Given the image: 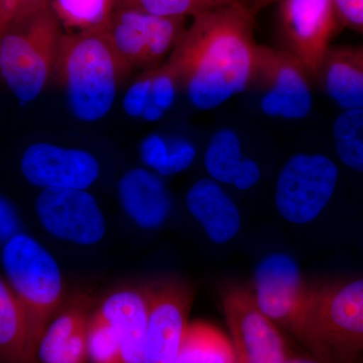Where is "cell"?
Wrapping results in <instances>:
<instances>
[{
  "label": "cell",
  "mask_w": 363,
  "mask_h": 363,
  "mask_svg": "<svg viewBox=\"0 0 363 363\" xmlns=\"http://www.w3.org/2000/svg\"><path fill=\"white\" fill-rule=\"evenodd\" d=\"M255 14L245 0L193 18L167 63L202 111L220 106L252 83L257 45Z\"/></svg>",
  "instance_id": "obj_1"
},
{
  "label": "cell",
  "mask_w": 363,
  "mask_h": 363,
  "mask_svg": "<svg viewBox=\"0 0 363 363\" xmlns=\"http://www.w3.org/2000/svg\"><path fill=\"white\" fill-rule=\"evenodd\" d=\"M131 71L104 30L64 33L52 78L65 91L73 116L94 123L111 111L117 89Z\"/></svg>",
  "instance_id": "obj_2"
},
{
  "label": "cell",
  "mask_w": 363,
  "mask_h": 363,
  "mask_svg": "<svg viewBox=\"0 0 363 363\" xmlns=\"http://www.w3.org/2000/svg\"><path fill=\"white\" fill-rule=\"evenodd\" d=\"M2 266L25 315L30 351L37 359L40 338L63 300L58 262L39 241L28 234L16 233L2 250Z\"/></svg>",
  "instance_id": "obj_3"
},
{
  "label": "cell",
  "mask_w": 363,
  "mask_h": 363,
  "mask_svg": "<svg viewBox=\"0 0 363 363\" xmlns=\"http://www.w3.org/2000/svg\"><path fill=\"white\" fill-rule=\"evenodd\" d=\"M63 33L48 7L0 35V77L21 102L35 100L54 77Z\"/></svg>",
  "instance_id": "obj_4"
},
{
  "label": "cell",
  "mask_w": 363,
  "mask_h": 363,
  "mask_svg": "<svg viewBox=\"0 0 363 363\" xmlns=\"http://www.w3.org/2000/svg\"><path fill=\"white\" fill-rule=\"evenodd\" d=\"M308 350L336 363H355L363 354V277L314 285Z\"/></svg>",
  "instance_id": "obj_5"
},
{
  "label": "cell",
  "mask_w": 363,
  "mask_h": 363,
  "mask_svg": "<svg viewBox=\"0 0 363 363\" xmlns=\"http://www.w3.org/2000/svg\"><path fill=\"white\" fill-rule=\"evenodd\" d=\"M250 289L262 313L309 348L314 285L295 260L284 253L269 255L257 267Z\"/></svg>",
  "instance_id": "obj_6"
},
{
  "label": "cell",
  "mask_w": 363,
  "mask_h": 363,
  "mask_svg": "<svg viewBox=\"0 0 363 363\" xmlns=\"http://www.w3.org/2000/svg\"><path fill=\"white\" fill-rule=\"evenodd\" d=\"M335 162L321 154L294 155L277 181L274 204L290 223L304 225L323 212L337 186Z\"/></svg>",
  "instance_id": "obj_7"
},
{
  "label": "cell",
  "mask_w": 363,
  "mask_h": 363,
  "mask_svg": "<svg viewBox=\"0 0 363 363\" xmlns=\"http://www.w3.org/2000/svg\"><path fill=\"white\" fill-rule=\"evenodd\" d=\"M185 21L116 6L104 32L131 70L145 71L161 65L171 54L187 28Z\"/></svg>",
  "instance_id": "obj_8"
},
{
  "label": "cell",
  "mask_w": 363,
  "mask_h": 363,
  "mask_svg": "<svg viewBox=\"0 0 363 363\" xmlns=\"http://www.w3.org/2000/svg\"><path fill=\"white\" fill-rule=\"evenodd\" d=\"M277 4L279 48L298 59L313 80H318L341 25L334 0H279Z\"/></svg>",
  "instance_id": "obj_9"
},
{
  "label": "cell",
  "mask_w": 363,
  "mask_h": 363,
  "mask_svg": "<svg viewBox=\"0 0 363 363\" xmlns=\"http://www.w3.org/2000/svg\"><path fill=\"white\" fill-rule=\"evenodd\" d=\"M313 80L305 66L281 48L257 45L250 86L262 92L260 108L272 117L302 119L313 105Z\"/></svg>",
  "instance_id": "obj_10"
},
{
  "label": "cell",
  "mask_w": 363,
  "mask_h": 363,
  "mask_svg": "<svg viewBox=\"0 0 363 363\" xmlns=\"http://www.w3.org/2000/svg\"><path fill=\"white\" fill-rule=\"evenodd\" d=\"M220 294L238 363H281L290 357L281 329L259 309L250 286L225 284Z\"/></svg>",
  "instance_id": "obj_11"
},
{
  "label": "cell",
  "mask_w": 363,
  "mask_h": 363,
  "mask_svg": "<svg viewBox=\"0 0 363 363\" xmlns=\"http://www.w3.org/2000/svg\"><path fill=\"white\" fill-rule=\"evenodd\" d=\"M149 300L143 363H177L194 295L190 286L166 279L145 286Z\"/></svg>",
  "instance_id": "obj_12"
},
{
  "label": "cell",
  "mask_w": 363,
  "mask_h": 363,
  "mask_svg": "<svg viewBox=\"0 0 363 363\" xmlns=\"http://www.w3.org/2000/svg\"><path fill=\"white\" fill-rule=\"evenodd\" d=\"M35 211L48 233L75 245H96L106 233L97 200L86 190L43 189Z\"/></svg>",
  "instance_id": "obj_13"
},
{
  "label": "cell",
  "mask_w": 363,
  "mask_h": 363,
  "mask_svg": "<svg viewBox=\"0 0 363 363\" xmlns=\"http://www.w3.org/2000/svg\"><path fill=\"white\" fill-rule=\"evenodd\" d=\"M21 169L28 183L42 189L86 190L100 174L99 162L91 152L50 143L26 147Z\"/></svg>",
  "instance_id": "obj_14"
},
{
  "label": "cell",
  "mask_w": 363,
  "mask_h": 363,
  "mask_svg": "<svg viewBox=\"0 0 363 363\" xmlns=\"http://www.w3.org/2000/svg\"><path fill=\"white\" fill-rule=\"evenodd\" d=\"M99 311L116 329L123 363H143L149 318L145 286L123 288L111 293Z\"/></svg>",
  "instance_id": "obj_15"
},
{
  "label": "cell",
  "mask_w": 363,
  "mask_h": 363,
  "mask_svg": "<svg viewBox=\"0 0 363 363\" xmlns=\"http://www.w3.org/2000/svg\"><path fill=\"white\" fill-rule=\"evenodd\" d=\"M119 202L125 214L143 229L164 224L171 211V199L164 181L145 169L126 172L117 185Z\"/></svg>",
  "instance_id": "obj_16"
},
{
  "label": "cell",
  "mask_w": 363,
  "mask_h": 363,
  "mask_svg": "<svg viewBox=\"0 0 363 363\" xmlns=\"http://www.w3.org/2000/svg\"><path fill=\"white\" fill-rule=\"evenodd\" d=\"M186 204L189 212L213 242H229L240 233V210L213 179L196 182L189 190Z\"/></svg>",
  "instance_id": "obj_17"
},
{
  "label": "cell",
  "mask_w": 363,
  "mask_h": 363,
  "mask_svg": "<svg viewBox=\"0 0 363 363\" xmlns=\"http://www.w3.org/2000/svg\"><path fill=\"white\" fill-rule=\"evenodd\" d=\"M318 80L344 111L363 109V45L331 47Z\"/></svg>",
  "instance_id": "obj_18"
},
{
  "label": "cell",
  "mask_w": 363,
  "mask_h": 363,
  "mask_svg": "<svg viewBox=\"0 0 363 363\" xmlns=\"http://www.w3.org/2000/svg\"><path fill=\"white\" fill-rule=\"evenodd\" d=\"M204 162L214 181L231 184L238 190H248L259 181V164L243 156L238 135L229 128L218 130L212 136Z\"/></svg>",
  "instance_id": "obj_19"
},
{
  "label": "cell",
  "mask_w": 363,
  "mask_h": 363,
  "mask_svg": "<svg viewBox=\"0 0 363 363\" xmlns=\"http://www.w3.org/2000/svg\"><path fill=\"white\" fill-rule=\"evenodd\" d=\"M0 363H37L25 315L9 283L0 278Z\"/></svg>",
  "instance_id": "obj_20"
},
{
  "label": "cell",
  "mask_w": 363,
  "mask_h": 363,
  "mask_svg": "<svg viewBox=\"0 0 363 363\" xmlns=\"http://www.w3.org/2000/svg\"><path fill=\"white\" fill-rule=\"evenodd\" d=\"M177 363H238L231 339L206 322L188 324Z\"/></svg>",
  "instance_id": "obj_21"
},
{
  "label": "cell",
  "mask_w": 363,
  "mask_h": 363,
  "mask_svg": "<svg viewBox=\"0 0 363 363\" xmlns=\"http://www.w3.org/2000/svg\"><path fill=\"white\" fill-rule=\"evenodd\" d=\"M117 0H50L49 7L67 33L102 32Z\"/></svg>",
  "instance_id": "obj_22"
},
{
  "label": "cell",
  "mask_w": 363,
  "mask_h": 363,
  "mask_svg": "<svg viewBox=\"0 0 363 363\" xmlns=\"http://www.w3.org/2000/svg\"><path fill=\"white\" fill-rule=\"evenodd\" d=\"M88 298H77L75 302L48 325L37 350V362L56 363L76 332L88 324Z\"/></svg>",
  "instance_id": "obj_23"
},
{
  "label": "cell",
  "mask_w": 363,
  "mask_h": 363,
  "mask_svg": "<svg viewBox=\"0 0 363 363\" xmlns=\"http://www.w3.org/2000/svg\"><path fill=\"white\" fill-rule=\"evenodd\" d=\"M333 136L341 162L363 173V109L344 111L334 123Z\"/></svg>",
  "instance_id": "obj_24"
},
{
  "label": "cell",
  "mask_w": 363,
  "mask_h": 363,
  "mask_svg": "<svg viewBox=\"0 0 363 363\" xmlns=\"http://www.w3.org/2000/svg\"><path fill=\"white\" fill-rule=\"evenodd\" d=\"M87 351L92 363H123L116 329L99 310L88 322Z\"/></svg>",
  "instance_id": "obj_25"
},
{
  "label": "cell",
  "mask_w": 363,
  "mask_h": 363,
  "mask_svg": "<svg viewBox=\"0 0 363 363\" xmlns=\"http://www.w3.org/2000/svg\"><path fill=\"white\" fill-rule=\"evenodd\" d=\"M116 6L131 7L166 18H194L208 11L204 0H117Z\"/></svg>",
  "instance_id": "obj_26"
},
{
  "label": "cell",
  "mask_w": 363,
  "mask_h": 363,
  "mask_svg": "<svg viewBox=\"0 0 363 363\" xmlns=\"http://www.w3.org/2000/svg\"><path fill=\"white\" fill-rule=\"evenodd\" d=\"M179 86L175 72L167 62L156 67L150 86V101L143 113L164 116L175 101Z\"/></svg>",
  "instance_id": "obj_27"
},
{
  "label": "cell",
  "mask_w": 363,
  "mask_h": 363,
  "mask_svg": "<svg viewBox=\"0 0 363 363\" xmlns=\"http://www.w3.org/2000/svg\"><path fill=\"white\" fill-rule=\"evenodd\" d=\"M154 69L145 70L135 79L123 100L124 111L131 117H142L150 101Z\"/></svg>",
  "instance_id": "obj_28"
},
{
  "label": "cell",
  "mask_w": 363,
  "mask_h": 363,
  "mask_svg": "<svg viewBox=\"0 0 363 363\" xmlns=\"http://www.w3.org/2000/svg\"><path fill=\"white\" fill-rule=\"evenodd\" d=\"M169 143V156L162 175H173L186 169L194 162L196 150L185 140H174Z\"/></svg>",
  "instance_id": "obj_29"
},
{
  "label": "cell",
  "mask_w": 363,
  "mask_h": 363,
  "mask_svg": "<svg viewBox=\"0 0 363 363\" xmlns=\"http://www.w3.org/2000/svg\"><path fill=\"white\" fill-rule=\"evenodd\" d=\"M140 155L147 166L162 174L168 162L169 143L161 135L147 136L140 147Z\"/></svg>",
  "instance_id": "obj_30"
},
{
  "label": "cell",
  "mask_w": 363,
  "mask_h": 363,
  "mask_svg": "<svg viewBox=\"0 0 363 363\" xmlns=\"http://www.w3.org/2000/svg\"><path fill=\"white\" fill-rule=\"evenodd\" d=\"M341 25L350 28L363 39V0H334Z\"/></svg>",
  "instance_id": "obj_31"
},
{
  "label": "cell",
  "mask_w": 363,
  "mask_h": 363,
  "mask_svg": "<svg viewBox=\"0 0 363 363\" xmlns=\"http://www.w3.org/2000/svg\"><path fill=\"white\" fill-rule=\"evenodd\" d=\"M49 4L50 0H13L7 11L2 32L11 23L26 20L33 14L48 9Z\"/></svg>",
  "instance_id": "obj_32"
},
{
  "label": "cell",
  "mask_w": 363,
  "mask_h": 363,
  "mask_svg": "<svg viewBox=\"0 0 363 363\" xmlns=\"http://www.w3.org/2000/svg\"><path fill=\"white\" fill-rule=\"evenodd\" d=\"M18 216L11 203L0 196V240H9L16 233Z\"/></svg>",
  "instance_id": "obj_33"
},
{
  "label": "cell",
  "mask_w": 363,
  "mask_h": 363,
  "mask_svg": "<svg viewBox=\"0 0 363 363\" xmlns=\"http://www.w3.org/2000/svg\"><path fill=\"white\" fill-rule=\"evenodd\" d=\"M245 1L247 2L250 11H252V13L255 16V14L259 13L262 9L271 6L272 4H278L279 0H245Z\"/></svg>",
  "instance_id": "obj_34"
},
{
  "label": "cell",
  "mask_w": 363,
  "mask_h": 363,
  "mask_svg": "<svg viewBox=\"0 0 363 363\" xmlns=\"http://www.w3.org/2000/svg\"><path fill=\"white\" fill-rule=\"evenodd\" d=\"M281 363H336L328 362V360L322 359V358H319L315 357V355H309V357H294V355H290L286 358Z\"/></svg>",
  "instance_id": "obj_35"
},
{
  "label": "cell",
  "mask_w": 363,
  "mask_h": 363,
  "mask_svg": "<svg viewBox=\"0 0 363 363\" xmlns=\"http://www.w3.org/2000/svg\"><path fill=\"white\" fill-rule=\"evenodd\" d=\"M11 1L13 0H0V33L2 32V28H4V21H6L7 11H9Z\"/></svg>",
  "instance_id": "obj_36"
},
{
  "label": "cell",
  "mask_w": 363,
  "mask_h": 363,
  "mask_svg": "<svg viewBox=\"0 0 363 363\" xmlns=\"http://www.w3.org/2000/svg\"><path fill=\"white\" fill-rule=\"evenodd\" d=\"M235 1H238V0H204L205 4H206L208 9H215V7L226 6V4H233V2Z\"/></svg>",
  "instance_id": "obj_37"
}]
</instances>
